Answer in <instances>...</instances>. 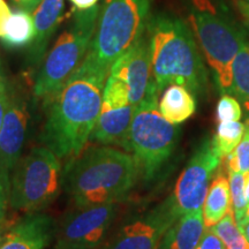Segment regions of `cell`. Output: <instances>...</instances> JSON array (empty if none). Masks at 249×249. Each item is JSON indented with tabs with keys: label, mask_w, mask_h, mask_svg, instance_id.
<instances>
[{
	"label": "cell",
	"mask_w": 249,
	"mask_h": 249,
	"mask_svg": "<svg viewBox=\"0 0 249 249\" xmlns=\"http://www.w3.org/2000/svg\"><path fill=\"white\" fill-rule=\"evenodd\" d=\"M79 11H85L97 5L98 0H70Z\"/></svg>",
	"instance_id": "32"
},
{
	"label": "cell",
	"mask_w": 249,
	"mask_h": 249,
	"mask_svg": "<svg viewBox=\"0 0 249 249\" xmlns=\"http://www.w3.org/2000/svg\"><path fill=\"white\" fill-rule=\"evenodd\" d=\"M204 230L202 210L183 214L165 232L157 249H195Z\"/></svg>",
	"instance_id": "17"
},
{
	"label": "cell",
	"mask_w": 249,
	"mask_h": 249,
	"mask_svg": "<svg viewBox=\"0 0 249 249\" xmlns=\"http://www.w3.org/2000/svg\"><path fill=\"white\" fill-rule=\"evenodd\" d=\"M247 222H249V204L247 205V209H246L244 218H242V219L240 220V223L238 224V226L240 225V224H244V223H247Z\"/></svg>",
	"instance_id": "36"
},
{
	"label": "cell",
	"mask_w": 249,
	"mask_h": 249,
	"mask_svg": "<svg viewBox=\"0 0 249 249\" xmlns=\"http://www.w3.org/2000/svg\"><path fill=\"white\" fill-rule=\"evenodd\" d=\"M28 111L18 98L9 99L0 129V169L11 173L20 160L26 141Z\"/></svg>",
	"instance_id": "13"
},
{
	"label": "cell",
	"mask_w": 249,
	"mask_h": 249,
	"mask_svg": "<svg viewBox=\"0 0 249 249\" xmlns=\"http://www.w3.org/2000/svg\"><path fill=\"white\" fill-rule=\"evenodd\" d=\"M232 95L240 101L249 118V43L246 42L232 64Z\"/></svg>",
	"instance_id": "21"
},
{
	"label": "cell",
	"mask_w": 249,
	"mask_h": 249,
	"mask_svg": "<svg viewBox=\"0 0 249 249\" xmlns=\"http://www.w3.org/2000/svg\"><path fill=\"white\" fill-rule=\"evenodd\" d=\"M64 11V0H42L34 15L35 38L30 46L29 58L34 64H39L48 50L50 39L57 29Z\"/></svg>",
	"instance_id": "16"
},
{
	"label": "cell",
	"mask_w": 249,
	"mask_h": 249,
	"mask_svg": "<svg viewBox=\"0 0 249 249\" xmlns=\"http://www.w3.org/2000/svg\"><path fill=\"white\" fill-rule=\"evenodd\" d=\"M222 160L225 164L227 173L249 172V118H247L245 123V133L240 143Z\"/></svg>",
	"instance_id": "23"
},
{
	"label": "cell",
	"mask_w": 249,
	"mask_h": 249,
	"mask_svg": "<svg viewBox=\"0 0 249 249\" xmlns=\"http://www.w3.org/2000/svg\"><path fill=\"white\" fill-rule=\"evenodd\" d=\"M108 75L116 77L126 86L130 104L136 107L143 101L155 82L147 30L113 62Z\"/></svg>",
	"instance_id": "12"
},
{
	"label": "cell",
	"mask_w": 249,
	"mask_h": 249,
	"mask_svg": "<svg viewBox=\"0 0 249 249\" xmlns=\"http://www.w3.org/2000/svg\"><path fill=\"white\" fill-rule=\"evenodd\" d=\"M4 231H5V224H4V222H0V239H1Z\"/></svg>",
	"instance_id": "37"
},
{
	"label": "cell",
	"mask_w": 249,
	"mask_h": 249,
	"mask_svg": "<svg viewBox=\"0 0 249 249\" xmlns=\"http://www.w3.org/2000/svg\"><path fill=\"white\" fill-rule=\"evenodd\" d=\"M154 0H104L82 64L105 77L113 62L147 30Z\"/></svg>",
	"instance_id": "4"
},
{
	"label": "cell",
	"mask_w": 249,
	"mask_h": 249,
	"mask_svg": "<svg viewBox=\"0 0 249 249\" xmlns=\"http://www.w3.org/2000/svg\"><path fill=\"white\" fill-rule=\"evenodd\" d=\"M151 71L158 91L171 85L185 87L201 95L208 85V74L192 30L178 17L157 14L149 20Z\"/></svg>",
	"instance_id": "2"
},
{
	"label": "cell",
	"mask_w": 249,
	"mask_h": 249,
	"mask_svg": "<svg viewBox=\"0 0 249 249\" xmlns=\"http://www.w3.org/2000/svg\"><path fill=\"white\" fill-rule=\"evenodd\" d=\"M99 6L79 11L46 55L34 86L36 98H51L88 53L97 26Z\"/></svg>",
	"instance_id": "7"
},
{
	"label": "cell",
	"mask_w": 249,
	"mask_h": 249,
	"mask_svg": "<svg viewBox=\"0 0 249 249\" xmlns=\"http://www.w3.org/2000/svg\"><path fill=\"white\" fill-rule=\"evenodd\" d=\"M245 1H247V2H248V4H249V0H245Z\"/></svg>",
	"instance_id": "38"
},
{
	"label": "cell",
	"mask_w": 249,
	"mask_h": 249,
	"mask_svg": "<svg viewBox=\"0 0 249 249\" xmlns=\"http://www.w3.org/2000/svg\"><path fill=\"white\" fill-rule=\"evenodd\" d=\"M177 219L167 197L148 213L124 224L107 249H157L165 232Z\"/></svg>",
	"instance_id": "11"
},
{
	"label": "cell",
	"mask_w": 249,
	"mask_h": 249,
	"mask_svg": "<svg viewBox=\"0 0 249 249\" xmlns=\"http://www.w3.org/2000/svg\"><path fill=\"white\" fill-rule=\"evenodd\" d=\"M134 111V105L118 108H102L90 139L103 145L116 144L126 150Z\"/></svg>",
	"instance_id": "15"
},
{
	"label": "cell",
	"mask_w": 249,
	"mask_h": 249,
	"mask_svg": "<svg viewBox=\"0 0 249 249\" xmlns=\"http://www.w3.org/2000/svg\"><path fill=\"white\" fill-rule=\"evenodd\" d=\"M12 12L9 9L8 5L6 4L5 0H0V37L4 34L6 23H7L8 18H11Z\"/></svg>",
	"instance_id": "30"
},
{
	"label": "cell",
	"mask_w": 249,
	"mask_h": 249,
	"mask_svg": "<svg viewBox=\"0 0 249 249\" xmlns=\"http://www.w3.org/2000/svg\"><path fill=\"white\" fill-rule=\"evenodd\" d=\"M202 210L205 230L216 225L231 210L229 179L220 171L210 183Z\"/></svg>",
	"instance_id": "19"
},
{
	"label": "cell",
	"mask_w": 249,
	"mask_h": 249,
	"mask_svg": "<svg viewBox=\"0 0 249 249\" xmlns=\"http://www.w3.org/2000/svg\"><path fill=\"white\" fill-rule=\"evenodd\" d=\"M216 117L218 124L227 121H239L242 117V107L233 95L225 93L217 103Z\"/></svg>",
	"instance_id": "26"
},
{
	"label": "cell",
	"mask_w": 249,
	"mask_h": 249,
	"mask_svg": "<svg viewBox=\"0 0 249 249\" xmlns=\"http://www.w3.org/2000/svg\"><path fill=\"white\" fill-rule=\"evenodd\" d=\"M195 249H226V247L210 230H204L203 235Z\"/></svg>",
	"instance_id": "28"
},
{
	"label": "cell",
	"mask_w": 249,
	"mask_h": 249,
	"mask_svg": "<svg viewBox=\"0 0 249 249\" xmlns=\"http://www.w3.org/2000/svg\"><path fill=\"white\" fill-rule=\"evenodd\" d=\"M234 4L238 8V11L240 12L242 18L249 23V4L245 0H234Z\"/></svg>",
	"instance_id": "33"
},
{
	"label": "cell",
	"mask_w": 249,
	"mask_h": 249,
	"mask_svg": "<svg viewBox=\"0 0 249 249\" xmlns=\"http://www.w3.org/2000/svg\"><path fill=\"white\" fill-rule=\"evenodd\" d=\"M246 174L241 172H231L229 173V183H230V193H231V202L232 210L234 213V218L236 225L240 223L244 218L246 209H247L248 201L246 197L245 193V182Z\"/></svg>",
	"instance_id": "24"
},
{
	"label": "cell",
	"mask_w": 249,
	"mask_h": 249,
	"mask_svg": "<svg viewBox=\"0 0 249 249\" xmlns=\"http://www.w3.org/2000/svg\"><path fill=\"white\" fill-rule=\"evenodd\" d=\"M238 227H239V230L241 231L242 234L245 235V238L247 239V241L249 242V222L240 224V225H239Z\"/></svg>",
	"instance_id": "34"
},
{
	"label": "cell",
	"mask_w": 249,
	"mask_h": 249,
	"mask_svg": "<svg viewBox=\"0 0 249 249\" xmlns=\"http://www.w3.org/2000/svg\"><path fill=\"white\" fill-rule=\"evenodd\" d=\"M52 233L53 222L51 217L30 213L5 230L0 239V249H45Z\"/></svg>",
	"instance_id": "14"
},
{
	"label": "cell",
	"mask_w": 249,
	"mask_h": 249,
	"mask_svg": "<svg viewBox=\"0 0 249 249\" xmlns=\"http://www.w3.org/2000/svg\"><path fill=\"white\" fill-rule=\"evenodd\" d=\"M9 104V96L6 83L0 79V129H1L2 123H4L5 113L7 111Z\"/></svg>",
	"instance_id": "29"
},
{
	"label": "cell",
	"mask_w": 249,
	"mask_h": 249,
	"mask_svg": "<svg viewBox=\"0 0 249 249\" xmlns=\"http://www.w3.org/2000/svg\"><path fill=\"white\" fill-rule=\"evenodd\" d=\"M245 193L247 201L249 202V172L246 174V182H245Z\"/></svg>",
	"instance_id": "35"
},
{
	"label": "cell",
	"mask_w": 249,
	"mask_h": 249,
	"mask_svg": "<svg viewBox=\"0 0 249 249\" xmlns=\"http://www.w3.org/2000/svg\"><path fill=\"white\" fill-rule=\"evenodd\" d=\"M105 77L83 64L51 97L42 142L60 160L85 149L102 110Z\"/></svg>",
	"instance_id": "1"
},
{
	"label": "cell",
	"mask_w": 249,
	"mask_h": 249,
	"mask_svg": "<svg viewBox=\"0 0 249 249\" xmlns=\"http://www.w3.org/2000/svg\"><path fill=\"white\" fill-rule=\"evenodd\" d=\"M220 161L210 140H203L179 176L172 195L169 196L177 218L202 210L213 176Z\"/></svg>",
	"instance_id": "9"
},
{
	"label": "cell",
	"mask_w": 249,
	"mask_h": 249,
	"mask_svg": "<svg viewBox=\"0 0 249 249\" xmlns=\"http://www.w3.org/2000/svg\"><path fill=\"white\" fill-rule=\"evenodd\" d=\"M245 133V124L239 121L219 123L217 132L213 135L211 145L214 152L223 160L225 156L232 152L241 141Z\"/></svg>",
	"instance_id": "22"
},
{
	"label": "cell",
	"mask_w": 249,
	"mask_h": 249,
	"mask_svg": "<svg viewBox=\"0 0 249 249\" xmlns=\"http://www.w3.org/2000/svg\"><path fill=\"white\" fill-rule=\"evenodd\" d=\"M9 188H11V179L9 173L0 169V222L4 220L7 203L9 202Z\"/></svg>",
	"instance_id": "27"
},
{
	"label": "cell",
	"mask_w": 249,
	"mask_h": 249,
	"mask_svg": "<svg viewBox=\"0 0 249 249\" xmlns=\"http://www.w3.org/2000/svg\"><path fill=\"white\" fill-rule=\"evenodd\" d=\"M158 95L154 82L143 101L135 107L127 139L126 151L135 158L140 174L147 182L154 180L172 157L180 134L177 124L161 116Z\"/></svg>",
	"instance_id": "6"
},
{
	"label": "cell",
	"mask_w": 249,
	"mask_h": 249,
	"mask_svg": "<svg viewBox=\"0 0 249 249\" xmlns=\"http://www.w3.org/2000/svg\"><path fill=\"white\" fill-rule=\"evenodd\" d=\"M15 5L20 9H23L26 12H34V9L38 7L42 0H12Z\"/></svg>",
	"instance_id": "31"
},
{
	"label": "cell",
	"mask_w": 249,
	"mask_h": 249,
	"mask_svg": "<svg viewBox=\"0 0 249 249\" xmlns=\"http://www.w3.org/2000/svg\"><path fill=\"white\" fill-rule=\"evenodd\" d=\"M118 203L77 208L58 231L57 249H93L101 245L116 218Z\"/></svg>",
	"instance_id": "10"
},
{
	"label": "cell",
	"mask_w": 249,
	"mask_h": 249,
	"mask_svg": "<svg viewBox=\"0 0 249 249\" xmlns=\"http://www.w3.org/2000/svg\"><path fill=\"white\" fill-rule=\"evenodd\" d=\"M62 181L60 158L46 147L34 148L14 167L9 205L18 211L38 213L57 198Z\"/></svg>",
	"instance_id": "8"
},
{
	"label": "cell",
	"mask_w": 249,
	"mask_h": 249,
	"mask_svg": "<svg viewBox=\"0 0 249 249\" xmlns=\"http://www.w3.org/2000/svg\"><path fill=\"white\" fill-rule=\"evenodd\" d=\"M189 18L218 90L232 95V64L247 42L245 33L213 0H191Z\"/></svg>",
	"instance_id": "5"
},
{
	"label": "cell",
	"mask_w": 249,
	"mask_h": 249,
	"mask_svg": "<svg viewBox=\"0 0 249 249\" xmlns=\"http://www.w3.org/2000/svg\"><path fill=\"white\" fill-rule=\"evenodd\" d=\"M0 38L8 48L18 49L30 45L35 38V23L31 13L23 9H17L12 13Z\"/></svg>",
	"instance_id": "20"
},
{
	"label": "cell",
	"mask_w": 249,
	"mask_h": 249,
	"mask_svg": "<svg viewBox=\"0 0 249 249\" xmlns=\"http://www.w3.org/2000/svg\"><path fill=\"white\" fill-rule=\"evenodd\" d=\"M158 108L167 121L173 124H180L195 113L196 99L185 87L171 85L164 89Z\"/></svg>",
	"instance_id": "18"
},
{
	"label": "cell",
	"mask_w": 249,
	"mask_h": 249,
	"mask_svg": "<svg viewBox=\"0 0 249 249\" xmlns=\"http://www.w3.org/2000/svg\"><path fill=\"white\" fill-rule=\"evenodd\" d=\"M132 105L128 90L121 81L108 75L103 89L102 108H118Z\"/></svg>",
	"instance_id": "25"
},
{
	"label": "cell",
	"mask_w": 249,
	"mask_h": 249,
	"mask_svg": "<svg viewBox=\"0 0 249 249\" xmlns=\"http://www.w3.org/2000/svg\"><path fill=\"white\" fill-rule=\"evenodd\" d=\"M140 174L132 154L108 145L88 148L67 165L65 187L76 208L120 202Z\"/></svg>",
	"instance_id": "3"
}]
</instances>
